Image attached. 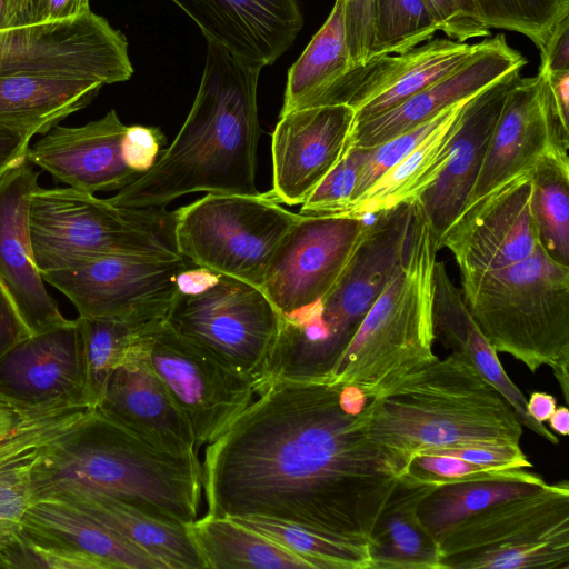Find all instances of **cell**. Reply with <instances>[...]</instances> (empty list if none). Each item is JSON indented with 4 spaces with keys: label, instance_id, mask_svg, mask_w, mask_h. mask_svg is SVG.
I'll use <instances>...</instances> for the list:
<instances>
[{
    "label": "cell",
    "instance_id": "1",
    "mask_svg": "<svg viewBox=\"0 0 569 569\" xmlns=\"http://www.w3.org/2000/svg\"><path fill=\"white\" fill-rule=\"evenodd\" d=\"M370 398L331 377L277 380L204 450L207 513L368 543L402 467L368 436Z\"/></svg>",
    "mask_w": 569,
    "mask_h": 569
},
{
    "label": "cell",
    "instance_id": "2",
    "mask_svg": "<svg viewBox=\"0 0 569 569\" xmlns=\"http://www.w3.org/2000/svg\"><path fill=\"white\" fill-rule=\"evenodd\" d=\"M201 82L173 142L153 166L108 201L118 207L162 208L194 193L257 196V107L262 69L207 41Z\"/></svg>",
    "mask_w": 569,
    "mask_h": 569
},
{
    "label": "cell",
    "instance_id": "3",
    "mask_svg": "<svg viewBox=\"0 0 569 569\" xmlns=\"http://www.w3.org/2000/svg\"><path fill=\"white\" fill-rule=\"evenodd\" d=\"M31 487L33 500L80 490L182 526L198 518L203 491L197 452L177 456L157 449L96 408L43 446Z\"/></svg>",
    "mask_w": 569,
    "mask_h": 569
},
{
    "label": "cell",
    "instance_id": "4",
    "mask_svg": "<svg viewBox=\"0 0 569 569\" xmlns=\"http://www.w3.org/2000/svg\"><path fill=\"white\" fill-rule=\"evenodd\" d=\"M366 428L403 470L421 452L473 443L519 446L522 435L509 402L455 352L371 398Z\"/></svg>",
    "mask_w": 569,
    "mask_h": 569
},
{
    "label": "cell",
    "instance_id": "5",
    "mask_svg": "<svg viewBox=\"0 0 569 569\" xmlns=\"http://www.w3.org/2000/svg\"><path fill=\"white\" fill-rule=\"evenodd\" d=\"M415 201L373 213L335 286L312 305L281 317L276 341L256 376L258 392L277 380L309 381L331 376L403 257Z\"/></svg>",
    "mask_w": 569,
    "mask_h": 569
},
{
    "label": "cell",
    "instance_id": "6",
    "mask_svg": "<svg viewBox=\"0 0 569 569\" xmlns=\"http://www.w3.org/2000/svg\"><path fill=\"white\" fill-rule=\"evenodd\" d=\"M438 241L416 199L403 257L336 363L331 378L373 398L435 362Z\"/></svg>",
    "mask_w": 569,
    "mask_h": 569
},
{
    "label": "cell",
    "instance_id": "7",
    "mask_svg": "<svg viewBox=\"0 0 569 569\" xmlns=\"http://www.w3.org/2000/svg\"><path fill=\"white\" fill-rule=\"evenodd\" d=\"M463 301L497 353L549 367L569 401V267L539 246L528 258L461 281Z\"/></svg>",
    "mask_w": 569,
    "mask_h": 569
},
{
    "label": "cell",
    "instance_id": "8",
    "mask_svg": "<svg viewBox=\"0 0 569 569\" xmlns=\"http://www.w3.org/2000/svg\"><path fill=\"white\" fill-rule=\"evenodd\" d=\"M174 211L118 207L72 187H37L29 202L33 261L41 274L108 256L182 258Z\"/></svg>",
    "mask_w": 569,
    "mask_h": 569
},
{
    "label": "cell",
    "instance_id": "9",
    "mask_svg": "<svg viewBox=\"0 0 569 569\" xmlns=\"http://www.w3.org/2000/svg\"><path fill=\"white\" fill-rule=\"evenodd\" d=\"M438 541L440 569H569V482L492 505Z\"/></svg>",
    "mask_w": 569,
    "mask_h": 569
},
{
    "label": "cell",
    "instance_id": "10",
    "mask_svg": "<svg viewBox=\"0 0 569 569\" xmlns=\"http://www.w3.org/2000/svg\"><path fill=\"white\" fill-rule=\"evenodd\" d=\"M164 321L256 378L281 315L261 288L190 262L179 276Z\"/></svg>",
    "mask_w": 569,
    "mask_h": 569
},
{
    "label": "cell",
    "instance_id": "11",
    "mask_svg": "<svg viewBox=\"0 0 569 569\" xmlns=\"http://www.w3.org/2000/svg\"><path fill=\"white\" fill-rule=\"evenodd\" d=\"M174 213L182 258L259 288L280 241L300 217L266 193H207Z\"/></svg>",
    "mask_w": 569,
    "mask_h": 569
},
{
    "label": "cell",
    "instance_id": "12",
    "mask_svg": "<svg viewBox=\"0 0 569 569\" xmlns=\"http://www.w3.org/2000/svg\"><path fill=\"white\" fill-rule=\"evenodd\" d=\"M166 138L160 129L126 126L114 110L79 127L54 126L27 151V161L90 193L120 190L154 163Z\"/></svg>",
    "mask_w": 569,
    "mask_h": 569
},
{
    "label": "cell",
    "instance_id": "13",
    "mask_svg": "<svg viewBox=\"0 0 569 569\" xmlns=\"http://www.w3.org/2000/svg\"><path fill=\"white\" fill-rule=\"evenodd\" d=\"M146 356L186 415L197 448L218 438L257 396V381L164 320L144 338Z\"/></svg>",
    "mask_w": 569,
    "mask_h": 569
},
{
    "label": "cell",
    "instance_id": "14",
    "mask_svg": "<svg viewBox=\"0 0 569 569\" xmlns=\"http://www.w3.org/2000/svg\"><path fill=\"white\" fill-rule=\"evenodd\" d=\"M132 73L126 37L92 11L71 20L0 29V77L64 76L106 86L127 81Z\"/></svg>",
    "mask_w": 569,
    "mask_h": 569
},
{
    "label": "cell",
    "instance_id": "15",
    "mask_svg": "<svg viewBox=\"0 0 569 569\" xmlns=\"http://www.w3.org/2000/svg\"><path fill=\"white\" fill-rule=\"evenodd\" d=\"M184 258L108 256L42 274L76 307L79 317L120 318L150 323L166 320Z\"/></svg>",
    "mask_w": 569,
    "mask_h": 569
},
{
    "label": "cell",
    "instance_id": "16",
    "mask_svg": "<svg viewBox=\"0 0 569 569\" xmlns=\"http://www.w3.org/2000/svg\"><path fill=\"white\" fill-rule=\"evenodd\" d=\"M368 217L300 214L274 251L261 286L281 317L312 305L335 286L361 241Z\"/></svg>",
    "mask_w": 569,
    "mask_h": 569
},
{
    "label": "cell",
    "instance_id": "17",
    "mask_svg": "<svg viewBox=\"0 0 569 569\" xmlns=\"http://www.w3.org/2000/svg\"><path fill=\"white\" fill-rule=\"evenodd\" d=\"M568 149L569 128L557 113L545 76H520L505 100L478 178L457 221L511 181L530 173L546 154Z\"/></svg>",
    "mask_w": 569,
    "mask_h": 569
},
{
    "label": "cell",
    "instance_id": "18",
    "mask_svg": "<svg viewBox=\"0 0 569 569\" xmlns=\"http://www.w3.org/2000/svg\"><path fill=\"white\" fill-rule=\"evenodd\" d=\"M447 38L431 39L397 56L375 57L347 71L310 107L346 104L355 123L380 114L469 61L482 47ZM308 107V108H310Z\"/></svg>",
    "mask_w": 569,
    "mask_h": 569
},
{
    "label": "cell",
    "instance_id": "19",
    "mask_svg": "<svg viewBox=\"0 0 569 569\" xmlns=\"http://www.w3.org/2000/svg\"><path fill=\"white\" fill-rule=\"evenodd\" d=\"M0 399L29 410L94 408L77 319L30 335L0 357Z\"/></svg>",
    "mask_w": 569,
    "mask_h": 569
},
{
    "label": "cell",
    "instance_id": "20",
    "mask_svg": "<svg viewBox=\"0 0 569 569\" xmlns=\"http://www.w3.org/2000/svg\"><path fill=\"white\" fill-rule=\"evenodd\" d=\"M355 111L346 104L281 113L271 138L272 189L266 194L302 204L351 144Z\"/></svg>",
    "mask_w": 569,
    "mask_h": 569
},
{
    "label": "cell",
    "instance_id": "21",
    "mask_svg": "<svg viewBox=\"0 0 569 569\" xmlns=\"http://www.w3.org/2000/svg\"><path fill=\"white\" fill-rule=\"evenodd\" d=\"M530 174L490 196L440 240L439 249L452 253L461 281L517 263L539 247L531 214Z\"/></svg>",
    "mask_w": 569,
    "mask_h": 569
},
{
    "label": "cell",
    "instance_id": "22",
    "mask_svg": "<svg viewBox=\"0 0 569 569\" xmlns=\"http://www.w3.org/2000/svg\"><path fill=\"white\" fill-rule=\"evenodd\" d=\"M39 174L28 161L0 178V284L31 335L69 323L47 291L32 256L29 202Z\"/></svg>",
    "mask_w": 569,
    "mask_h": 569
},
{
    "label": "cell",
    "instance_id": "23",
    "mask_svg": "<svg viewBox=\"0 0 569 569\" xmlns=\"http://www.w3.org/2000/svg\"><path fill=\"white\" fill-rule=\"evenodd\" d=\"M146 332L130 358L110 373L96 410L157 449L177 456L197 452L186 415L148 361Z\"/></svg>",
    "mask_w": 569,
    "mask_h": 569
},
{
    "label": "cell",
    "instance_id": "24",
    "mask_svg": "<svg viewBox=\"0 0 569 569\" xmlns=\"http://www.w3.org/2000/svg\"><path fill=\"white\" fill-rule=\"evenodd\" d=\"M519 78L520 70H515L468 100L458 117L445 168L417 199L438 244L469 199L505 100Z\"/></svg>",
    "mask_w": 569,
    "mask_h": 569
},
{
    "label": "cell",
    "instance_id": "25",
    "mask_svg": "<svg viewBox=\"0 0 569 569\" xmlns=\"http://www.w3.org/2000/svg\"><path fill=\"white\" fill-rule=\"evenodd\" d=\"M214 42L262 69L274 63L303 26L298 0H170Z\"/></svg>",
    "mask_w": 569,
    "mask_h": 569
},
{
    "label": "cell",
    "instance_id": "26",
    "mask_svg": "<svg viewBox=\"0 0 569 569\" xmlns=\"http://www.w3.org/2000/svg\"><path fill=\"white\" fill-rule=\"evenodd\" d=\"M526 58L503 34L483 39L481 49L465 64L412 94L398 106L353 124L351 143L360 148L381 144L470 98L503 76L521 70Z\"/></svg>",
    "mask_w": 569,
    "mask_h": 569
},
{
    "label": "cell",
    "instance_id": "27",
    "mask_svg": "<svg viewBox=\"0 0 569 569\" xmlns=\"http://www.w3.org/2000/svg\"><path fill=\"white\" fill-rule=\"evenodd\" d=\"M432 323L435 340L463 358L500 392L522 427L552 445L559 443L558 437L545 423L528 413L527 398L503 370L498 353L477 326L442 261H437L435 267Z\"/></svg>",
    "mask_w": 569,
    "mask_h": 569
},
{
    "label": "cell",
    "instance_id": "28",
    "mask_svg": "<svg viewBox=\"0 0 569 569\" xmlns=\"http://www.w3.org/2000/svg\"><path fill=\"white\" fill-rule=\"evenodd\" d=\"M93 407L66 406L39 413L0 439V559L19 540L33 501L31 475L43 446Z\"/></svg>",
    "mask_w": 569,
    "mask_h": 569
},
{
    "label": "cell",
    "instance_id": "29",
    "mask_svg": "<svg viewBox=\"0 0 569 569\" xmlns=\"http://www.w3.org/2000/svg\"><path fill=\"white\" fill-rule=\"evenodd\" d=\"M22 533L39 543L93 558L107 569H166L144 550L56 498L31 502L23 517Z\"/></svg>",
    "mask_w": 569,
    "mask_h": 569
},
{
    "label": "cell",
    "instance_id": "30",
    "mask_svg": "<svg viewBox=\"0 0 569 569\" xmlns=\"http://www.w3.org/2000/svg\"><path fill=\"white\" fill-rule=\"evenodd\" d=\"M43 498L72 505L151 555L166 569H207L188 526L161 520L103 495L66 489Z\"/></svg>",
    "mask_w": 569,
    "mask_h": 569
},
{
    "label": "cell",
    "instance_id": "31",
    "mask_svg": "<svg viewBox=\"0 0 569 569\" xmlns=\"http://www.w3.org/2000/svg\"><path fill=\"white\" fill-rule=\"evenodd\" d=\"M436 488L399 478L368 540L370 569H440L439 541L418 512Z\"/></svg>",
    "mask_w": 569,
    "mask_h": 569
},
{
    "label": "cell",
    "instance_id": "32",
    "mask_svg": "<svg viewBox=\"0 0 569 569\" xmlns=\"http://www.w3.org/2000/svg\"><path fill=\"white\" fill-rule=\"evenodd\" d=\"M103 87L101 82L64 76L0 77V126L44 134L68 116L83 109Z\"/></svg>",
    "mask_w": 569,
    "mask_h": 569
},
{
    "label": "cell",
    "instance_id": "33",
    "mask_svg": "<svg viewBox=\"0 0 569 569\" xmlns=\"http://www.w3.org/2000/svg\"><path fill=\"white\" fill-rule=\"evenodd\" d=\"M470 98L451 106L440 123L342 214L367 217L418 199L445 168L458 117Z\"/></svg>",
    "mask_w": 569,
    "mask_h": 569
},
{
    "label": "cell",
    "instance_id": "34",
    "mask_svg": "<svg viewBox=\"0 0 569 569\" xmlns=\"http://www.w3.org/2000/svg\"><path fill=\"white\" fill-rule=\"evenodd\" d=\"M188 530L207 569H311L302 558L229 517L204 515Z\"/></svg>",
    "mask_w": 569,
    "mask_h": 569
},
{
    "label": "cell",
    "instance_id": "35",
    "mask_svg": "<svg viewBox=\"0 0 569 569\" xmlns=\"http://www.w3.org/2000/svg\"><path fill=\"white\" fill-rule=\"evenodd\" d=\"M350 69L343 0H336L326 22L288 71L280 114L310 107L320 93Z\"/></svg>",
    "mask_w": 569,
    "mask_h": 569
},
{
    "label": "cell",
    "instance_id": "36",
    "mask_svg": "<svg viewBox=\"0 0 569 569\" xmlns=\"http://www.w3.org/2000/svg\"><path fill=\"white\" fill-rule=\"evenodd\" d=\"M546 483L540 475L523 469L512 477L441 486L425 497L418 512L426 528L438 539L447 529L479 511Z\"/></svg>",
    "mask_w": 569,
    "mask_h": 569
},
{
    "label": "cell",
    "instance_id": "37",
    "mask_svg": "<svg viewBox=\"0 0 569 569\" xmlns=\"http://www.w3.org/2000/svg\"><path fill=\"white\" fill-rule=\"evenodd\" d=\"M531 214L541 249L569 267V156L557 150L531 170Z\"/></svg>",
    "mask_w": 569,
    "mask_h": 569
},
{
    "label": "cell",
    "instance_id": "38",
    "mask_svg": "<svg viewBox=\"0 0 569 569\" xmlns=\"http://www.w3.org/2000/svg\"><path fill=\"white\" fill-rule=\"evenodd\" d=\"M306 560L311 569H370L368 543L267 518H232Z\"/></svg>",
    "mask_w": 569,
    "mask_h": 569
},
{
    "label": "cell",
    "instance_id": "39",
    "mask_svg": "<svg viewBox=\"0 0 569 569\" xmlns=\"http://www.w3.org/2000/svg\"><path fill=\"white\" fill-rule=\"evenodd\" d=\"M77 321L83 341L90 399L96 408L110 373L130 358L144 331L157 322L92 317H78Z\"/></svg>",
    "mask_w": 569,
    "mask_h": 569
},
{
    "label": "cell",
    "instance_id": "40",
    "mask_svg": "<svg viewBox=\"0 0 569 569\" xmlns=\"http://www.w3.org/2000/svg\"><path fill=\"white\" fill-rule=\"evenodd\" d=\"M488 29L529 38L541 52L556 24L569 16V0H473Z\"/></svg>",
    "mask_w": 569,
    "mask_h": 569
},
{
    "label": "cell",
    "instance_id": "41",
    "mask_svg": "<svg viewBox=\"0 0 569 569\" xmlns=\"http://www.w3.org/2000/svg\"><path fill=\"white\" fill-rule=\"evenodd\" d=\"M438 31L423 0H377L372 57L403 53Z\"/></svg>",
    "mask_w": 569,
    "mask_h": 569
},
{
    "label": "cell",
    "instance_id": "42",
    "mask_svg": "<svg viewBox=\"0 0 569 569\" xmlns=\"http://www.w3.org/2000/svg\"><path fill=\"white\" fill-rule=\"evenodd\" d=\"M368 148L348 147L336 166L327 173L301 204L300 214L325 216L343 213L352 203Z\"/></svg>",
    "mask_w": 569,
    "mask_h": 569
},
{
    "label": "cell",
    "instance_id": "43",
    "mask_svg": "<svg viewBox=\"0 0 569 569\" xmlns=\"http://www.w3.org/2000/svg\"><path fill=\"white\" fill-rule=\"evenodd\" d=\"M526 468H497L469 462L456 457L418 453L405 467L401 478L441 487L452 483L512 477Z\"/></svg>",
    "mask_w": 569,
    "mask_h": 569
},
{
    "label": "cell",
    "instance_id": "44",
    "mask_svg": "<svg viewBox=\"0 0 569 569\" xmlns=\"http://www.w3.org/2000/svg\"><path fill=\"white\" fill-rule=\"evenodd\" d=\"M450 107L446 108L437 116L425 121L423 123L381 144L368 148L366 159L360 169L353 197V203L387 170H389L402 158H405L408 153H410L440 123V121L443 119Z\"/></svg>",
    "mask_w": 569,
    "mask_h": 569
},
{
    "label": "cell",
    "instance_id": "45",
    "mask_svg": "<svg viewBox=\"0 0 569 569\" xmlns=\"http://www.w3.org/2000/svg\"><path fill=\"white\" fill-rule=\"evenodd\" d=\"M0 567L18 569H107L102 562L93 558L39 543L23 533L1 557Z\"/></svg>",
    "mask_w": 569,
    "mask_h": 569
},
{
    "label": "cell",
    "instance_id": "46",
    "mask_svg": "<svg viewBox=\"0 0 569 569\" xmlns=\"http://www.w3.org/2000/svg\"><path fill=\"white\" fill-rule=\"evenodd\" d=\"M438 31L449 39L466 42L469 39L490 36L481 21L473 0H423Z\"/></svg>",
    "mask_w": 569,
    "mask_h": 569
},
{
    "label": "cell",
    "instance_id": "47",
    "mask_svg": "<svg viewBox=\"0 0 569 569\" xmlns=\"http://www.w3.org/2000/svg\"><path fill=\"white\" fill-rule=\"evenodd\" d=\"M376 2L377 0H343L345 37L351 69L371 60Z\"/></svg>",
    "mask_w": 569,
    "mask_h": 569
},
{
    "label": "cell",
    "instance_id": "48",
    "mask_svg": "<svg viewBox=\"0 0 569 569\" xmlns=\"http://www.w3.org/2000/svg\"><path fill=\"white\" fill-rule=\"evenodd\" d=\"M421 453L450 456L469 462L497 468L527 469L532 467V463L521 450L520 446L509 443H473Z\"/></svg>",
    "mask_w": 569,
    "mask_h": 569
},
{
    "label": "cell",
    "instance_id": "49",
    "mask_svg": "<svg viewBox=\"0 0 569 569\" xmlns=\"http://www.w3.org/2000/svg\"><path fill=\"white\" fill-rule=\"evenodd\" d=\"M90 11V0H30L27 24L77 19Z\"/></svg>",
    "mask_w": 569,
    "mask_h": 569
},
{
    "label": "cell",
    "instance_id": "50",
    "mask_svg": "<svg viewBox=\"0 0 569 569\" xmlns=\"http://www.w3.org/2000/svg\"><path fill=\"white\" fill-rule=\"evenodd\" d=\"M563 70H569V16L556 24L540 52L539 71Z\"/></svg>",
    "mask_w": 569,
    "mask_h": 569
},
{
    "label": "cell",
    "instance_id": "51",
    "mask_svg": "<svg viewBox=\"0 0 569 569\" xmlns=\"http://www.w3.org/2000/svg\"><path fill=\"white\" fill-rule=\"evenodd\" d=\"M30 335L14 303L0 284V357Z\"/></svg>",
    "mask_w": 569,
    "mask_h": 569
},
{
    "label": "cell",
    "instance_id": "52",
    "mask_svg": "<svg viewBox=\"0 0 569 569\" xmlns=\"http://www.w3.org/2000/svg\"><path fill=\"white\" fill-rule=\"evenodd\" d=\"M33 134L0 126V178L10 169L27 161Z\"/></svg>",
    "mask_w": 569,
    "mask_h": 569
},
{
    "label": "cell",
    "instance_id": "53",
    "mask_svg": "<svg viewBox=\"0 0 569 569\" xmlns=\"http://www.w3.org/2000/svg\"><path fill=\"white\" fill-rule=\"evenodd\" d=\"M543 74L557 113L562 124L569 128V70L541 72Z\"/></svg>",
    "mask_w": 569,
    "mask_h": 569
},
{
    "label": "cell",
    "instance_id": "54",
    "mask_svg": "<svg viewBox=\"0 0 569 569\" xmlns=\"http://www.w3.org/2000/svg\"><path fill=\"white\" fill-rule=\"evenodd\" d=\"M47 410L50 409L29 410L14 406L3 399H0V439L9 435L11 431H13L23 421Z\"/></svg>",
    "mask_w": 569,
    "mask_h": 569
},
{
    "label": "cell",
    "instance_id": "55",
    "mask_svg": "<svg viewBox=\"0 0 569 569\" xmlns=\"http://www.w3.org/2000/svg\"><path fill=\"white\" fill-rule=\"evenodd\" d=\"M557 408V399L547 392L535 391L527 399V411L538 422L545 423Z\"/></svg>",
    "mask_w": 569,
    "mask_h": 569
},
{
    "label": "cell",
    "instance_id": "56",
    "mask_svg": "<svg viewBox=\"0 0 569 569\" xmlns=\"http://www.w3.org/2000/svg\"><path fill=\"white\" fill-rule=\"evenodd\" d=\"M551 429L560 436L569 433V409L567 406L557 407L548 419Z\"/></svg>",
    "mask_w": 569,
    "mask_h": 569
},
{
    "label": "cell",
    "instance_id": "57",
    "mask_svg": "<svg viewBox=\"0 0 569 569\" xmlns=\"http://www.w3.org/2000/svg\"><path fill=\"white\" fill-rule=\"evenodd\" d=\"M6 19V0H0V29L3 28Z\"/></svg>",
    "mask_w": 569,
    "mask_h": 569
}]
</instances>
